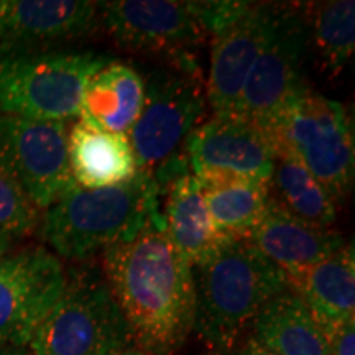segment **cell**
I'll list each match as a JSON object with an SVG mask.
<instances>
[{"instance_id": "4fadbf2b", "label": "cell", "mask_w": 355, "mask_h": 355, "mask_svg": "<svg viewBox=\"0 0 355 355\" xmlns=\"http://www.w3.org/2000/svg\"><path fill=\"white\" fill-rule=\"evenodd\" d=\"M99 24L89 0H0V55L58 50Z\"/></svg>"}, {"instance_id": "484cf974", "label": "cell", "mask_w": 355, "mask_h": 355, "mask_svg": "<svg viewBox=\"0 0 355 355\" xmlns=\"http://www.w3.org/2000/svg\"><path fill=\"white\" fill-rule=\"evenodd\" d=\"M329 355H355V319L345 322L331 336Z\"/></svg>"}, {"instance_id": "8992f818", "label": "cell", "mask_w": 355, "mask_h": 355, "mask_svg": "<svg viewBox=\"0 0 355 355\" xmlns=\"http://www.w3.org/2000/svg\"><path fill=\"white\" fill-rule=\"evenodd\" d=\"M110 60L69 50L0 55V115L40 122L78 117L89 78Z\"/></svg>"}, {"instance_id": "603a6c76", "label": "cell", "mask_w": 355, "mask_h": 355, "mask_svg": "<svg viewBox=\"0 0 355 355\" xmlns=\"http://www.w3.org/2000/svg\"><path fill=\"white\" fill-rule=\"evenodd\" d=\"M270 191L286 211L306 224L331 229L337 219V201L298 159L279 157Z\"/></svg>"}, {"instance_id": "30bf717a", "label": "cell", "mask_w": 355, "mask_h": 355, "mask_svg": "<svg viewBox=\"0 0 355 355\" xmlns=\"http://www.w3.org/2000/svg\"><path fill=\"white\" fill-rule=\"evenodd\" d=\"M66 270L44 247L0 257V349L28 347L64 290Z\"/></svg>"}, {"instance_id": "5b68a950", "label": "cell", "mask_w": 355, "mask_h": 355, "mask_svg": "<svg viewBox=\"0 0 355 355\" xmlns=\"http://www.w3.org/2000/svg\"><path fill=\"white\" fill-rule=\"evenodd\" d=\"M144 107L128 132L139 170L153 173L204 122L206 79L189 51L166 56L144 76Z\"/></svg>"}, {"instance_id": "9a60e30c", "label": "cell", "mask_w": 355, "mask_h": 355, "mask_svg": "<svg viewBox=\"0 0 355 355\" xmlns=\"http://www.w3.org/2000/svg\"><path fill=\"white\" fill-rule=\"evenodd\" d=\"M247 241L277 263L288 279L326 260L345 245L343 235L300 220L273 194H270L263 216Z\"/></svg>"}, {"instance_id": "9c48e42d", "label": "cell", "mask_w": 355, "mask_h": 355, "mask_svg": "<svg viewBox=\"0 0 355 355\" xmlns=\"http://www.w3.org/2000/svg\"><path fill=\"white\" fill-rule=\"evenodd\" d=\"M0 175L13 181L37 209L46 211L74 188L66 122L0 115Z\"/></svg>"}, {"instance_id": "5bb4252c", "label": "cell", "mask_w": 355, "mask_h": 355, "mask_svg": "<svg viewBox=\"0 0 355 355\" xmlns=\"http://www.w3.org/2000/svg\"><path fill=\"white\" fill-rule=\"evenodd\" d=\"M277 2H248L245 10L212 35L206 97L214 115H239L245 81L272 25Z\"/></svg>"}, {"instance_id": "44dd1931", "label": "cell", "mask_w": 355, "mask_h": 355, "mask_svg": "<svg viewBox=\"0 0 355 355\" xmlns=\"http://www.w3.org/2000/svg\"><path fill=\"white\" fill-rule=\"evenodd\" d=\"M199 184L217 230L227 239L247 241L265 212L272 194L270 183L232 175H216Z\"/></svg>"}, {"instance_id": "7402d4cb", "label": "cell", "mask_w": 355, "mask_h": 355, "mask_svg": "<svg viewBox=\"0 0 355 355\" xmlns=\"http://www.w3.org/2000/svg\"><path fill=\"white\" fill-rule=\"evenodd\" d=\"M309 50L316 53L321 69L331 78L339 76L355 51L354 0L306 3Z\"/></svg>"}, {"instance_id": "ba28073f", "label": "cell", "mask_w": 355, "mask_h": 355, "mask_svg": "<svg viewBox=\"0 0 355 355\" xmlns=\"http://www.w3.org/2000/svg\"><path fill=\"white\" fill-rule=\"evenodd\" d=\"M308 55L306 3L277 2L268 35L245 81L239 115L265 133L279 110L308 87L304 78Z\"/></svg>"}, {"instance_id": "cb8c5ba5", "label": "cell", "mask_w": 355, "mask_h": 355, "mask_svg": "<svg viewBox=\"0 0 355 355\" xmlns=\"http://www.w3.org/2000/svg\"><path fill=\"white\" fill-rule=\"evenodd\" d=\"M40 211L13 181L0 175V257L38 229Z\"/></svg>"}, {"instance_id": "3957f363", "label": "cell", "mask_w": 355, "mask_h": 355, "mask_svg": "<svg viewBox=\"0 0 355 355\" xmlns=\"http://www.w3.org/2000/svg\"><path fill=\"white\" fill-rule=\"evenodd\" d=\"M193 275V332L214 352L237 345L260 309L290 288L286 273L245 239H227Z\"/></svg>"}, {"instance_id": "ffe728a7", "label": "cell", "mask_w": 355, "mask_h": 355, "mask_svg": "<svg viewBox=\"0 0 355 355\" xmlns=\"http://www.w3.org/2000/svg\"><path fill=\"white\" fill-rule=\"evenodd\" d=\"M252 337L277 355H329V339L291 288L266 303L252 322Z\"/></svg>"}, {"instance_id": "ac0fdd59", "label": "cell", "mask_w": 355, "mask_h": 355, "mask_svg": "<svg viewBox=\"0 0 355 355\" xmlns=\"http://www.w3.org/2000/svg\"><path fill=\"white\" fill-rule=\"evenodd\" d=\"M144 76L122 61L110 60L97 69L84 87L79 122L128 135L144 107Z\"/></svg>"}, {"instance_id": "8fae6325", "label": "cell", "mask_w": 355, "mask_h": 355, "mask_svg": "<svg viewBox=\"0 0 355 355\" xmlns=\"http://www.w3.org/2000/svg\"><path fill=\"white\" fill-rule=\"evenodd\" d=\"M97 7L99 24L110 38L133 53L171 56L207 37L188 2L114 0Z\"/></svg>"}, {"instance_id": "4316f807", "label": "cell", "mask_w": 355, "mask_h": 355, "mask_svg": "<svg viewBox=\"0 0 355 355\" xmlns=\"http://www.w3.org/2000/svg\"><path fill=\"white\" fill-rule=\"evenodd\" d=\"M201 355H277L272 350H268L263 345L257 343L254 337H248L245 343L241 345H234L229 350H220V352H214V350H207Z\"/></svg>"}, {"instance_id": "52a82bcc", "label": "cell", "mask_w": 355, "mask_h": 355, "mask_svg": "<svg viewBox=\"0 0 355 355\" xmlns=\"http://www.w3.org/2000/svg\"><path fill=\"white\" fill-rule=\"evenodd\" d=\"M135 347L102 272L66 273V285L30 340L33 355H119Z\"/></svg>"}, {"instance_id": "7c38bea8", "label": "cell", "mask_w": 355, "mask_h": 355, "mask_svg": "<svg viewBox=\"0 0 355 355\" xmlns=\"http://www.w3.org/2000/svg\"><path fill=\"white\" fill-rule=\"evenodd\" d=\"M181 152L193 175L219 173L272 183L277 166L265 133L241 115H212L191 132Z\"/></svg>"}, {"instance_id": "7a4b0ae2", "label": "cell", "mask_w": 355, "mask_h": 355, "mask_svg": "<svg viewBox=\"0 0 355 355\" xmlns=\"http://www.w3.org/2000/svg\"><path fill=\"white\" fill-rule=\"evenodd\" d=\"M153 173L139 170L125 183L99 189L71 188L40 217V237L58 259L86 261L132 241L159 212Z\"/></svg>"}, {"instance_id": "d6986e66", "label": "cell", "mask_w": 355, "mask_h": 355, "mask_svg": "<svg viewBox=\"0 0 355 355\" xmlns=\"http://www.w3.org/2000/svg\"><path fill=\"white\" fill-rule=\"evenodd\" d=\"M68 162L74 183L83 189L125 183L139 171L127 135L79 121L68 130Z\"/></svg>"}, {"instance_id": "2e32d148", "label": "cell", "mask_w": 355, "mask_h": 355, "mask_svg": "<svg viewBox=\"0 0 355 355\" xmlns=\"http://www.w3.org/2000/svg\"><path fill=\"white\" fill-rule=\"evenodd\" d=\"M162 198H165L163 222L173 243L193 268L206 263L227 237L217 230L201 184L189 166L170 178Z\"/></svg>"}, {"instance_id": "83f0119b", "label": "cell", "mask_w": 355, "mask_h": 355, "mask_svg": "<svg viewBox=\"0 0 355 355\" xmlns=\"http://www.w3.org/2000/svg\"><path fill=\"white\" fill-rule=\"evenodd\" d=\"M0 355H33L28 347H3L0 349Z\"/></svg>"}, {"instance_id": "e0dca14e", "label": "cell", "mask_w": 355, "mask_h": 355, "mask_svg": "<svg viewBox=\"0 0 355 355\" xmlns=\"http://www.w3.org/2000/svg\"><path fill=\"white\" fill-rule=\"evenodd\" d=\"M290 288L308 306L327 339L355 319V255L354 245L340 247L336 254L303 273L288 279Z\"/></svg>"}, {"instance_id": "d4e9b609", "label": "cell", "mask_w": 355, "mask_h": 355, "mask_svg": "<svg viewBox=\"0 0 355 355\" xmlns=\"http://www.w3.org/2000/svg\"><path fill=\"white\" fill-rule=\"evenodd\" d=\"M191 12L201 24L206 35H214L225 28L245 10L248 2H234V0H211V2H188Z\"/></svg>"}, {"instance_id": "277c9868", "label": "cell", "mask_w": 355, "mask_h": 355, "mask_svg": "<svg viewBox=\"0 0 355 355\" xmlns=\"http://www.w3.org/2000/svg\"><path fill=\"white\" fill-rule=\"evenodd\" d=\"M265 135L277 158L298 159L337 204L349 196L355 175V140L344 104L308 86L279 110Z\"/></svg>"}, {"instance_id": "6da1fadb", "label": "cell", "mask_w": 355, "mask_h": 355, "mask_svg": "<svg viewBox=\"0 0 355 355\" xmlns=\"http://www.w3.org/2000/svg\"><path fill=\"white\" fill-rule=\"evenodd\" d=\"M101 272L140 352L173 355L183 347L194 327V275L162 214L132 241L102 252Z\"/></svg>"}, {"instance_id": "f1b7e54d", "label": "cell", "mask_w": 355, "mask_h": 355, "mask_svg": "<svg viewBox=\"0 0 355 355\" xmlns=\"http://www.w3.org/2000/svg\"><path fill=\"white\" fill-rule=\"evenodd\" d=\"M119 355H145V354L140 352V350L137 349V347H132V349H128V350H125V352H122V354H119Z\"/></svg>"}]
</instances>
